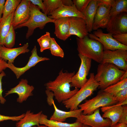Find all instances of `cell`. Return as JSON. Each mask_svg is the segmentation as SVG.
Listing matches in <instances>:
<instances>
[{
	"mask_svg": "<svg viewBox=\"0 0 127 127\" xmlns=\"http://www.w3.org/2000/svg\"><path fill=\"white\" fill-rule=\"evenodd\" d=\"M75 74V71L63 72L61 70L54 80L45 84L46 89L53 92L55 99L59 103L70 99L79 90L77 88L73 90L70 89L71 78Z\"/></svg>",
	"mask_w": 127,
	"mask_h": 127,
	"instance_id": "1",
	"label": "cell"
},
{
	"mask_svg": "<svg viewBox=\"0 0 127 127\" xmlns=\"http://www.w3.org/2000/svg\"><path fill=\"white\" fill-rule=\"evenodd\" d=\"M126 71L120 69L111 63L99 64L98 66L97 73L94 77L95 80L99 83L98 88L103 90L119 82Z\"/></svg>",
	"mask_w": 127,
	"mask_h": 127,
	"instance_id": "2",
	"label": "cell"
},
{
	"mask_svg": "<svg viewBox=\"0 0 127 127\" xmlns=\"http://www.w3.org/2000/svg\"><path fill=\"white\" fill-rule=\"evenodd\" d=\"M76 40L78 54L99 64L101 63L104 51L100 43L88 36L81 38L77 37Z\"/></svg>",
	"mask_w": 127,
	"mask_h": 127,
	"instance_id": "3",
	"label": "cell"
},
{
	"mask_svg": "<svg viewBox=\"0 0 127 127\" xmlns=\"http://www.w3.org/2000/svg\"><path fill=\"white\" fill-rule=\"evenodd\" d=\"M94 74L91 73L86 83L72 97L62 103L67 109L73 111L78 109V106L83 100L91 95L98 88L99 83L94 79Z\"/></svg>",
	"mask_w": 127,
	"mask_h": 127,
	"instance_id": "4",
	"label": "cell"
},
{
	"mask_svg": "<svg viewBox=\"0 0 127 127\" xmlns=\"http://www.w3.org/2000/svg\"><path fill=\"white\" fill-rule=\"evenodd\" d=\"M30 15L28 20L25 23L14 28V29L26 27L28 30L26 37L28 39L33 34L34 30L37 28L43 29L48 23H54L55 19L49 18L47 15L41 12L37 6L32 4L30 5Z\"/></svg>",
	"mask_w": 127,
	"mask_h": 127,
	"instance_id": "5",
	"label": "cell"
},
{
	"mask_svg": "<svg viewBox=\"0 0 127 127\" xmlns=\"http://www.w3.org/2000/svg\"><path fill=\"white\" fill-rule=\"evenodd\" d=\"M118 102L115 97L100 90L95 96L86 100L84 103L79 104L78 107L83 111L82 114L89 115L100 107L114 105Z\"/></svg>",
	"mask_w": 127,
	"mask_h": 127,
	"instance_id": "6",
	"label": "cell"
},
{
	"mask_svg": "<svg viewBox=\"0 0 127 127\" xmlns=\"http://www.w3.org/2000/svg\"><path fill=\"white\" fill-rule=\"evenodd\" d=\"M111 33H105L101 29L94 31L93 34H89L88 36L91 39L99 41L102 44L103 51H114L119 49L127 50V46L119 43L113 37Z\"/></svg>",
	"mask_w": 127,
	"mask_h": 127,
	"instance_id": "7",
	"label": "cell"
},
{
	"mask_svg": "<svg viewBox=\"0 0 127 127\" xmlns=\"http://www.w3.org/2000/svg\"><path fill=\"white\" fill-rule=\"evenodd\" d=\"M127 50L117 49L104 51L101 63H109L120 69L127 71Z\"/></svg>",
	"mask_w": 127,
	"mask_h": 127,
	"instance_id": "8",
	"label": "cell"
},
{
	"mask_svg": "<svg viewBox=\"0 0 127 127\" xmlns=\"http://www.w3.org/2000/svg\"><path fill=\"white\" fill-rule=\"evenodd\" d=\"M81 63L77 72L71 78V87L75 88H80L87 81L88 75L91 66V60L86 57L78 54Z\"/></svg>",
	"mask_w": 127,
	"mask_h": 127,
	"instance_id": "9",
	"label": "cell"
},
{
	"mask_svg": "<svg viewBox=\"0 0 127 127\" xmlns=\"http://www.w3.org/2000/svg\"><path fill=\"white\" fill-rule=\"evenodd\" d=\"M99 110V108H98L89 115H84L82 113L76 118V121L91 127H110L111 121L109 119L103 118L100 114Z\"/></svg>",
	"mask_w": 127,
	"mask_h": 127,
	"instance_id": "10",
	"label": "cell"
},
{
	"mask_svg": "<svg viewBox=\"0 0 127 127\" xmlns=\"http://www.w3.org/2000/svg\"><path fill=\"white\" fill-rule=\"evenodd\" d=\"M127 12L121 13L110 18L106 30L113 34L119 33H127Z\"/></svg>",
	"mask_w": 127,
	"mask_h": 127,
	"instance_id": "11",
	"label": "cell"
},
{
	"mask_svg": "<svg viewBox=\"0 0 127 127\" xmlns=\"http://www.w3.org/2000/svg\"><path fill=\"white\" fill-rule=\"evenodd\" d=\"M49 60L50 59L48 58L39 56L37 53L36 47L35 46L31 51V55L29 57L28 63L24 67H17L13 64L8 63H7V67L13 71L17 78L18 79L26 71L35 66L39 62Z\"/></svg>",
	"mask_w": 127,
	"mask_h": 127,
	"instance_id": "12",
	"label": "cell"
},
{
	"mask_svg": "<svg viewBox=\"0 0 127 127\" xmlns=\"http://www.w3.org/2000/svg\"><path fill=\"white\" fill-rule=\"evenodd\" d=\"M26 79H21L17 85L5 93V97L10 94L16 93L18 96L17 99V102L21 103L26 101L29 97L33 95L32 92L34 88L33 86L29 85Z\"/></svg>",
	"mask_w": 127,
	"mask_h": 127,
	"instance_id": "13",
	"label": "cell"
},
{
	"mask_svg": "<svg viewBox=\"0 0 127 127\" xmlns=\"http://www.w3.org/2000/svg\"><path fill=\"white\" fill-rule=\"evenodd\" d=\"M98 2V6L92 26V30H94L100 28H106L110 18L109 12L111 8V6L100 4Z\"/></svg>",
	"mask_w": 127,
	"mask_h": 127,
	"instance_id": "14",
	"label": "cell"
},
{
	"mask_svg": "<svg viewBox=\"0 0 127 127\" xmlns=\"http://www.w3.org/2000/svg\"><path fill=\"white\" fill-rule=\"evenodd\" d=\"M29 0H22L14 13L12 24L15 28L26 22L30 15Z\"/></svg>",
	"mask_w": 127,
	"mask_h": 127,
	"instance_id": "15",
	"label": "cell"
},
{
	"mask_svg": "<svg viewBox=\"0 0 127 127\" xmlns=\"http://www.w3.org/2000/svg\"><path fill=\"white\" fill-rule=\"evenodd\" d=\"M68 19L70 36L74 35L81 38L88 35L89 33L84 19L76 17H69Z\"/></svg>",
	"mask_w": 127,
	"mask_h": 127,
	"instance_id": "16",
	"label": "cell"
},
{
	"mask_svg": "<svg viewBox=\"0 0 127 127\" xmlns=\"http://www.w3.org/2000/svg\"><path fill=\"white\" fill-rule=\"evenodd\" d=\"M48 17L52 19H56L62 18L76 17L85 20L83 14L79 11L75 5L67 6L63 5L48 15Z\"/></svg>",
	"mask_w": 127,
	"mask_h": 127,
	"instance_id": "17",
	"label": "cell"
},
{
	"mask_svg": "<svg viewBox=\"0 0 127 127\" xmlns=\"http://www.w3.org/2000/svg\"><path fill=\"white\" fill-rule=\"evenodd\" d=\"M28 43L22 47L14 48H8L4 46H0V57L8 63L13 64L15 58L19 55L28 52Z\"/></svg>",
	"mask_w": 127,
	"mask_h": 127,
	"instance_id": "18",
	"label": "cell"
},
{
	"mask_svg": "<svg viewBox=\"0 0 127 127\" xmlns=\"http://www.w3.org/2000/svg\"><path fill=\"white\" fill-rule=\"evenodd\" d=\"M101 111L103 113L102 117L105 118L109 119L111 121V127L118 123L121 118L123 111L122 106L120 104L102 107Z\"/></svg>",
	"mask_w": 127,
	"mask_h": 127,
	"instance_id": "19",
	"label": "cell"
},
{
	"mask_svg": "<svg viewBox=\"0 0 127 127\" xmlns=\"http://www.w3.org/2000/svg\"><path fill=\"white\" fill-rule=\"evenodd\" d=\"M54 34L59 39L65 41L70 36L68 18H62L55 19Z\"/></svg>",
	"mask_w": 127,
	"mask_h": 127,
	"instance_id": "20",
	"label": "cell"
},
{
	"mask_svg": "<svg viewBox=\"0 0 127 127\" xmlns=\"http://www.w3.org/2000/svg\"><path fill=\"white\" fill-rule=\"evenodd\" d=\"M54 111L50 119L58 121L63 122L66 119L70 117L77 118L82 113V111L80 109L73 111H66L58 109L54 101L53 102Z\"/></svg>",
	"mask_w": 127,
	"mask_h": 127,
	"instance_id": "21",
	"label": "cell"
},
{
	"mask_svg": "<svg viewBox=\"0 0 127 127\" xmlns=\"http://www.w3.org/2000/svg\"><path fill=\"white\" fill-rule=\"evenodd\" d=\"M42 111L34 114L30 110H28L25 113L23 117L16 123V127H32L38 126L40 125L39 121Z\"/></svg>",
	"mask_w": 127,
	"mask_h": 127,
	"instance_id": "22",
	"label": "cell"
},
{
	"mask_svg": "<svg viewBox=\"0 0 127 127\" xmlns=\"http://www.w3.org/2000/svg\"><path fill=\"white\" fill-rule=\"evenodd\" d=\"M98 0H91L83 13L88 32L92 30V26L94 17L98 6Z\"/></svg>",
	"mask_w": 127,
	"mask_h": 127,
	"instance_id": "23",
	"label": "cell"
},
{
	"mask_svg": "<svg viewBox=\"0 0 127 127\" xmlns=\"http://www.w3.org/2000/svg\"><path fill=\"white\" fill-rule=\"evenodd\" d=\"M39 122L40 124L48 127H81L82 125L77 121L73 123H69L48 119L47 116L42 113L40 115Z\"/></svg>",
	"mask_w": 127,
	"mask_h": 127,
	"instance_id": "24",
	"label": "cell"
},
{
	"mask_svg": "<svg viewBox=\"0 0 127 127\" xmlns=\"http://www.w3.org/2000/svg\"><path fill=\"white\" fill-rule=\"evenodd\" d=\"M15 11L0 21V46L3 45L4 39L12 24Z\"/></svg>",
	"mask_w": 127,
	"mask_h": 127,
	"instance_id": "25",
	"label": "cell"
},
{
	"mask_svg": "<svg viewBox=\"0 0 127 127\" xmlns=\"http://www.w3.org/2000/svg\"><path fill=\"white\" fill-rule=\"evenodd\" d=\"M127 12V0H115L110 11L109 16L110 18L121 13Z\"/></svg>",
	"mask_w": 127,
	"mask_h": 127,
	"instance_id": "26",
	"label": "cell"
},
{
	"mask_svg": "<svg viewBox=\"0 0 127 127\" xmlns=\"http://www.w3.org/2000/svg\"><path fill=\"white\" fill-rule=\"evenodd\" d=\"M126 88H127V78L108 87L103 91L115 97L119 91Z\"/></svg>",
	"mask_w": 127,
	"mask_h": 127,
	"instance_id": "27",
	"label": "cell"
},
{
	"mask_svg": "<svg viewBox=\"0 0 127 127\" xmlns=\"http://www.w3.org/2000/svg\"><path fill=\"white\" fill-rule=\"evenodd\" d=\"M21 1V0H6L1 21L4 20L9 14L15 11Z\"/></svg>",
	"mask_w": 127,
	"mask_h": 127,
	"instance_id": "28",
	"label": "cell"
},
{
	"mask_svg": "<svg viewBox=\"0 0 127 127\" xmlns=\"http://www.w3.org/2000/svg\"><path fill=\"white\" fill-rule=\"evenodd\" d=\"M43 3L46 8L45 14L48 15L63 5L62 0H44Z\"/></svg>",
	"mask_w": 127,
	"mask_h": 127,
	"instance_id": "29",
	"label": "cell"
},
{
	"mask_svg": "<svg viewBox=\"0 0 127 127\" xmlns=\"http://www.w3.org/2000/svg\"><path fill=\"white\" fill-rule=\"evenodd\" d=\"M51 38L50 33L46 32L44 35L37 39V41L40 47V51L43 52L44 50L50 48Z\"/></svg>",
	"mask_w": 127,
	"mask_h": 127,
	"instance_id": "30",
	"label": "cell"
},
{
	"mask_svg": "<svg viewBox=\"0 0 127 127\" xmlns=\"http://www.w3.org/2000/svg\"><path fill=\"white\" fill-rule=\"evenodd\" d=\"M15 29L12 24L8 33L4 39L3 46L8 48H12L15 44Z\"/></svg>",
	"mask_w": 127,
	"mask_h": 127,
	"instance_id": "31",
	"label": "cell"
},
{
	"mask_svg": "<svg viewBox=\"0 0 127 127\" xmlns=\"http://www.w3.org/2000/svg\"><path fill=\"white\" fill-rule=\"evenodd\" d=\"M49 49L52 55L61 58L64 57V53L63 50L53 38H51V44Z\"/></svg>",
	"mask_w": 127,
	"mask_h": 127,
	"instance_id": "32",
	"label": "cell"
},
{
	"mask_svg": "<svg viewBox=\"0 0 127 127\" xmlns=\"http://www.w3.org/2000/svg\"><path fill=\"white\" fill-rule=\"evenodd\" d=\"M91 0H72L77 10L83 14Z\"/></svg>",
	"mask_w": 127,
	"mask_h": 127,
	"instance_id": "33",
	"label": "cell"
},
{
	"mask_svg": "<svg viewBox=\"0 0 127 127\" xmlns=\"http://www.w3.org/2000/svg\"><path fill=\"white\" fill-rule=\"evenodd\" d=\"M112 36L119 43L127 46V33H119L113 34Z\"/></svg>",
	"mask_w": 127,
	"mask_h": 127,
	"instance_id": "34",
	"label": "cell"
},
{
	"mask_svg": "<svg viewBox=\"0 0 127 127\" xmlns=\"http://www.w3.org/2000/svg\"><path fill=\"white\" fill-rule=\"evenodd\" d=\"M118 102L120 104L127 99V88L123 89L119 91L115 97Z\"/></svg>",
	"mask_w": 127,
	"mask_h": 127,
	"instance_id": "35",
	"label": "cell"
},
{
	"mask_svg": "<svg viewBox=\"0 0 127 127\" xmlns=\"http://www.w3.org/2000/svg\"><path fill=\"white\" fill-rule=\"evenodd\" d=\"M25 113L18 116H8L0 114V122L7 120L18 121L24 117Z\"/></svg>",
	"mask_w": 127,
	"mask_h": 127,
	"instance_id": "36",
	"label": "cell"
},
{
	"mask_svg": "<svg viewBox=\"0 0 127 127\" xmlns=\"http://www.w3.org/2000/svg\"><path fill=\"white\" fill-rule=\"evenodd\" d=\"M33 4L37 6L41 9L43 12L45 14L46 10L43 0H29Z\"/></svg>",
	"mask_w": 127,
	"mask_h": 127,
	"instance_id": "37",
	"label": "cell"
},
{
	"mask_svg": "<svg viewBox=\"0 0 127 127\" xmlns=\"http://www.w3.org/2000/svg\"><path fill=\"white\" fill-rule=\"evenodd\" d=\"M123 111L121 117L118 123H123L127 124V106H122Z\"/></svg>",
	"mask_w": 127,
	"mask_h": 127,
	"instance_id": "38",
	"label": "cell"
},
{
	"mask_svg": "<svg viewBox=\"0 0 127 127\" xmlns=\"http://www.w3.org/2000/svg\"><path fill=\"white\" fill-rule=\"evenodd\" d=\"M45 92L47 96V102L49 105L51 106L52 105L53 102L54 101L53 99L54 97V94L52 91L47 89Z\"/></svg>",
	"mask_w": 127,
	"mask_h": 127,
	"instance_id": "39",
	"label": "cell"
},
{
	"mask_svg": "<svg viewBox=\"0 0 127 127\" xmlns=\"http://www.w3.org/2000/svg\"><path fill=\"white\" fill-rule=\"evenodd\" d=\"M6 75L4 71H3L0 74V103L2 104H4L6 102V100L3 96L2 94L3 92L2 88V80L3 77Z\"/></svg>",
	"mask_w": 127,
	"mask_h": 127,
	"instance_id": "40",
	"label": "cell"
},
{
	"mask_svg": "<svg viewBox=\"0 0 127 127\" xmlns=\"http://www.w3.org/2000/svg\"><path fill=\"white\" fill-rule=\"evenodd\" d=\"M99 3L111 6V7L114 4L115 0H98Z\"/></svg>",
	"mask_w": 127,
	"mask_h": 127,
	"instance_id": "41",
	"label": "cell"
},
{
	"mask_svg": "<svg viewBox=\"0 0 127 127\" xmlns=\"http://www.w3.org/2000/svg\"><path fill=\"white\" fill-rule=\"evenodd\" d=\"M7 64L6 61L0 57V74L7 68Z\"/></svg>",
	"mask_w": 127,
	"mask_h": 127,
	"instance_id": "42",
	"label": "cell"
},
{
	"mask_svg": "<svg viewBox=\"0 0 127 127\" xmlns=\"http://www.w3.org/2000/svg\"><path fill=\"white\" fill-rule=\"evenodd\" d=\"M5 2V0H0V21L2 18V15L3 14Z\"/></svg>",
	"mask_w": 127,
	"mask_h": 127,
	"instance_id": "43",
	"label": "cell"
},
{
	"mask_svg": "<svg viewBox=\"0 0 127 127\" xmlns=\"http://www.w3.org/2000/svg\"><path fill=\"white\" fill-rule=\"evenodd\" d=\"M63 5L67 6H72L73 4L72 0H62Z\"/></svg>",
	"mask_w": 127,
	"mask_h": 127,
	"instance_id": "44",
	"label": "cell"
},
{
	"mask_svg": "<svg viewBox=\"0 0 127 127\" xmlns=\"http://www.w3.org/2000/svg\"><path fill=\"white\" fill-rule=\"evenodd\" d=\"M111 127H127V124L123 123H118L115 125Z\"/></svg>",
	"mask_w": 127,
	"mask_h": 127,
	"instance_id": "45",
	"label": "cell"
},
{
	"mask_svg": "<svg viewBox=\"0 0 127 127\" xmlns=\"http://www.w3.org/2000/svg\"><path fill=\"white\" fill-rule=\"evenodd\" d=\"M127 78V71H126L125 73L121 77L120 81L125 79Z\"/></svg>",
	"mask_w": 127,
	"mask_h": 127,
	"instance_id": "46",
	"label": "cell"
},
{
	"mask_svg": "<svg viewBox=\"0 0 127 127\" xmlns=\"http://www.w3.org/2000/svg\"><path fill=\"white\" fill-rule=\"evenodd\" d=\"M81 127H91L88 125L82 124V125L81 126Z\"/></svg>",
	"mask_w": 127,
	"mask_h": 127,
	"instance_id": "47",
	"label": "cell"
},
{
	"mask_svg": "<svg viewBox=\"0 0 127 127\" xmlns=\"http://www.w3.org/2000/svg\"><path fill=\"white\" fill-rule=\"evenodd\" d=\"M37 127H48L45 125H39L38 126H37Z\"/></svg>",
	"mask_w": 127,
	"mask_h": 127,
	"instance_id": "48",
	"label": "cell"
},
{
	"mask_svg": "<svg viewBox=\"0 0 127 127\" xmlns=\"http://www.w3.org/2000/svg\"><path fill=\"white\" fill-rule=\"evenodd\" d=\"M37 127L36 126H34L32 127Z\"/></svg>",
	"mask_w": 127,
	"mask_h": 127,
	"instance_id": "49",
	"label": "cell"
},
{
	"mask_svg": "<svg viewBox=\"0 0 127 127\" xmlns=\"http://www.w3.org/2000/svg\"><path fill=\"white\" fill-rule=\"evenodd\" d=\"M111 127L109 126V127Z\"/></svg>",
	"mask_w": 127,
	"mask_h": 127,
	"instance_id": "50",
	"label": "cell"
}]
</instances>
